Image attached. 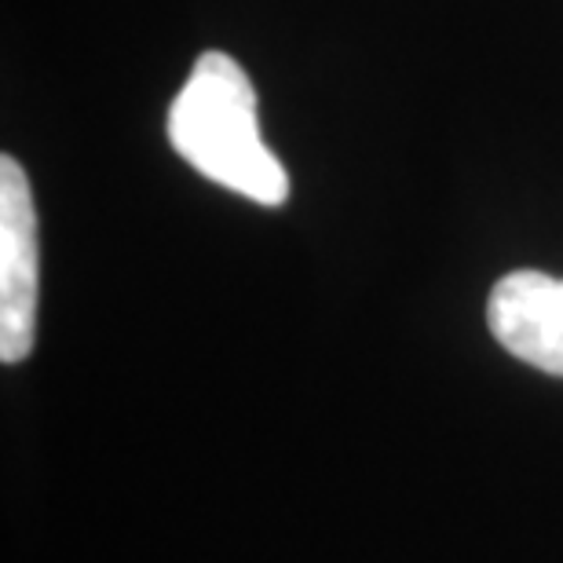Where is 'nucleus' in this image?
Instances as JSON below:
<instances>
[{
    "instance_id": "1",
    "label": "nucleus",
    "mask_w": 563,
    "mask_h": 563,
    "mask_svg": "<svg viewBox=\"0 0 563 563\" xmlns=\"http://www.w3.org/2000/svg\"><path fill=\"white\" fill-rule=\"evenodd\" d=\"M168 143L212 184L256 201L282 206L289 176L256 125L250 74L228 52H206L168 107Z\"/></svg>"
},
{
    "instance_id": "2",
    "label": "nucleus",
    "mask_w": 563,
    "mask_h": 563,
    "mask_svg": "<svg viewBox=\"0 0 563 563\" xmlns=\"http://www.w3.org/2000/svg\"><path fill=\"white\" fill-rule=\"evenodd\" d=\"M41 245L30 179L11 154L0 157V358L22 363L37 333Z\"/></svg>"
},
{
    "instance_id": "3",
    "label": "nucleus",
    "mask_w": 563,
    "mask_h": 563,
    "mask_svg": "<svg viewBox=\"0 0 563 563\" xmlns=\"http://www.w3.org/2000/svg\"><path fill=\"white\" fill-rule=\"evenodd\" d=\"M487 325L520 363L563 377V278L512 272L490 289Z\"/></svg>"
}]
</instances>
